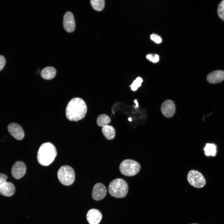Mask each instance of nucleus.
<instances>
[{
  "label": "nucleus",
  "mask_w": 224,
  "mask_h": 224,
  "mask_svg": "<svg viewBox=\"0 0 224 224\" xmlns=\"http://www.w3.org/2000/svg\"><path fill=\"white\" fill-rule=\"evenodd\" d=\"M87 111V107L84 100L81 98L75 97L68 104L66 115L69 120L77 121L85 117Z\"/></svg>",
  "instance_id": "1"
},
{
  "label": "nucleus",
  "mask_w": 224,
  "mask_h": 224,
  "mask_svg": "<svg viewBox=\"0 0 224 224\" xmlns=\"http://www.w3.org/2000/svg\"><path fill=\"white\" fill-rule=\"evenodd\" d=\"M57 155L55 146L50 142H45L42 144L39 149L37 160L41 165L48 166L54 161Z\"/></svg>",
  "instance_id": "2"
},
{
  "label": "nucleus",
  "mask_w": 224,
  "mask_h": 224,
  "mask_svg": "<svg viewBox=\"0 0 224 224\" xmlns=\"http://www.w3.org/2000/svg\"><path fill=\"white\" fill-rule=\"evenodd\" d=\"M128 184L124 180L117 178L112 180L109 186L110 194L113 197L121 198L125 197L128 192Z\"/></svg>",
  "instance_id": "3"
},
{
  "label": "nucleus",
  "mask_w": 224,
  "mask_h": 224,
  "mask_svg": "<svg viewBox=\"0 0 224 224\" xmlns=\"http://www.w3.org/2000/svg\"><path fill=\"white\" fill-rule=\"evenodd\" d=\"M141 168L140 164L137 161L131 159H126L120 164L119 169L121 173L128 176L136 175L139 172Z\"/></svg>",
  "instance_id": "4"
},
{
  "label": "nucleus",
  "mask_w": 224,
  "mask_h": 224,
  "mask_svg": "<svg viewBox=\"0 0 224 224\" xmlns=\"http://www.w3.org/2000/svg\"><path fill=\"white\" fill-rule=\"evenodd\" d=\"M58 179L60 182L65 186L72 184L75 179V173L70 166L65 165L61 166L57 173Z\"/></svg>",
  "instance_id": "5"
},
{
  "label": "nucleus",
  "mask_w": 224,
  "mask_h": 224,
  "mask_svg": "<svg viewBox=\"0 0 224 224\" xmlns=\"http://www.w3.org/2000/svg\"><path fill=\"white\" fill-rule=\"evenodd\" d=\"M187 180L191 185L197 188H202L206 184V180L203 175L195 170H191L189 172Z\"/></svg>",
  "instance_id": "6"
},
{
  "label": "nucleus",
  "mask_w": 224,
  "mask_h": 224,
  "mask_svg": "<svg viewBox=\"0 0 224 224\" xmlns=\"http://www.w3.org/2000/svg\"><path fill=\"white\" fill-rule=\"evenodd\" d=\"M26 167L22 161H18L13 165L11 169L12 176L16 179H19L23 177L26 173Z\"/></svg>",
  "instance_id": "7"
},
{
  "label": "nucleus",
  "mask_w": 224,
  "mask_h": 224,
  "mask_svg": "<svg viewBox=\"0 0 224 224\" xmlns=\"http://www.w3.org/2000/svg\"><path fill=\"white\" fill-rule=\"evenodd\" d=\"M107 189L102 183H98L94 186L92 193V196L94 199L99 201L103 199L107 193Z\"/></svg>",
  "instance_id": "8"
},
{
  "label": "nucleus",
  "mask_w": 224,
  "mask_h": 224,
  "mask_svg": "<svg viewBox=\"0 0 224 224\" xmlns=\"http://www.w3.org/2000/svg\"><path fill=\"white\" fill-rule=\"evenodd\" d=\"M161 112L167 118H170L174 114L175 111V105L174 102L167 100L163 102L161 107Z\"/></svg>",
  "instance_id": "9"
},
{
  "label": "nucleus",
  "mask_w": 224,
  "mask_h": 224,
  "mask_svg": "<svg viewBox=\"0 0 224 224\" xmlns=\"http://www.w3.org/2000/svg\"><path fill=\"white\" fill-rule=\"evenodd\" d=\"M7 129L11 134L16 139L21 140L23 138L24 131L19 124L14 123H10L8 126Z\"/></svg>",
  "instance_id": "10"
},
{
  "label": "nucleus",
  "mask_w": 224,
  "mask_h": 224,
  "mask_svg": "<svg viewBox=\"0 0 224 224\" xmlns=\"http://www.w3.org/2000/svg\"><path fill=\"white\" fill-rule=\"evenodd\" d=\"M63 24L64 28L67 32H71L74 30L75 21L74 16L71 12L68 11L64 14Z\"/></svg>",
  "instance_id": "11"
},
{
  "label": "nucleus",
  "mask_w": 224,
  "mask_h": 224,
  "mask_svg": "<svg viewBox=\"0 0 224 224\" xmlns=\"http://www.w3.org/2000/svg\"><path fill=\"white\" fill-rule=\"evenodd\" d=\"M102 218V214L98 209H91L86 214V219L89 224H99Z\"/></svg>",
  "instance_id": "12"
},
{
  "label": "nucleus",
  "mask_w": 224,
  "mask_h": 224,
  "mask_svg": "<svg viewBox=\"0 0 224 224\" xmlns=\"http://www.w3.org/2000/svg\"><path fill=\"white\" fill-rule=\"evenodd\" d=\"M207 79L211 83H220L224 80V71L217 70L211 72L208 75Z\"/></svg>",
  "instance_id": "13"
},
{
  "label": "nucleus",
  "mask_w": 224,
  "mask_h": 224,
  "mask_svg": "<svg viewBox=\"0 0 224 224\" xmlns=\"http://www.w3.org/2000/svg\"><path fill=\"white\" fill-rule=\"evenodd\" d=\"M15 191L14 184L10 182H6L0 186V194L6 197L13 195Z\"/></svg>",
  "instance_id": "14"
},
{
  "label": "nucleus",
  "mask_w": 224,
  "mask_h": 224,
  "mask_svg": "<svg viewBox=\"0 0 224 224\" xmlns=\"http://www.w3.org/2000/svg\"><path fill=\"white\" fill-rule=\"evenodd\" d=\"M56 73V69L52 67H47L44 68L41 72L42 77L46 80H50L53 78Z\"/></svg>",
  "instance_id": "15"
},
{
  "label": "nucleus",
  "mask_w": 224,
  "mask_h": 224,
  "mask_svg": "<svg viewBox=\"0 0 224 224\" xmlns=\"http://www.w3.org/2000/svg\"><path fill=\"white\" fill-rule=\"evenodd\" d=\"M102 131L105 137L108 140L112 139L115 137V130L112 126L107 125L103 127Z\"/></svg>",
  "instance_id": "16"
},
{
  "label": "nucleus",
  "mask_w": 224,
  "mask_h": 224,
  "mask_svg": "<svg viewBox=\"0 0 224 224\" xmlns=\"http://www.w3.org/2000/svg\"><path fill=\"white\" fill-rule=\"evenodd\" d=\"M111 121L110 117L106 114H101L99 115L96 120V123L98 126L103 127L108 125Z\"/></svg>",
  "instance_id": "17"
},
{
  "label": "nucleus",
  "mask_w": 224,
  "mask_h": 224,
  "mask_svg": "<svg viewBox=\"0 0 224 224\" xmlns=\"http://www.w3.org/2000/svg\"><path fill=\"white\" fill-rule=\"evenodd\" d=\"M205 154L207 156H214L216 153V147L214 144L207 143L204 149Z\"/></svg>",
  "instance_id": "18"
},
{
  "label": "nucleus",
  "mask_w": 224,
  "mask_h": 224,
  "mask_svg": "<svg viewBox=\"0 0 224 224\" xmlns=\"http://www.w3.org/2000/svg\"><path fill=\"white\" fill-rule=\"evenodd\" d=\"M90 2L93 8L96 11H101L104 7V0H91Z\"/></svg>",
  "instance_id": "19"
},
{
  "label": "nucleus",
  "mask_w": 224,
  "mask_h": 224,
  "mask_svg": "<svg viewBox=\"0 0 224 224\" xmlns=\"http://www.w3.org/2000/svg\"><path fill=\"white\" fill-rule=\"evenodd\" d=\"M142 82V79L141 77H137L130 86L131 90L133 91H136L138 87L140 86Z\"/></svg>",
  "instance_id": "20"
},
{
  "label": "nucleus",
  "mask_w": 224,
  "mask_h": 224,
  "mask_svg": "<svg viewBox=\"0 0 224 224\" xmlns=\"http://www.w3.org/2000/svg\"><path fill=\"white\" fill-rule=\"evenodd\" d=\"M217 13L219 17L224 21V0L222 1L219 4Z\"/></svg>",
  "instance_id": "21"
},
{
  "label": "nucleus",
  "mask_w": 224,
  "mask_h": 224,
  "mask_svg": "<svg viewBox=\"0 0 224 224\" xmlns=\"http://www.w3.org/2000/svg\"><path fill=\"white\" fill-rule=\"evenodd\" d=\"M146 58L153 63H156L159 60V56L156 54H149L146 56Z\"/></svg>",
  "instance_id": "22"
},
{
  "label": "nucleus",
  "mask_w": 224,
  "mask_h": 224,
  "mask_svg": "<svg viewBox=\"0 0 224 224\" xmlns=\"http://www.w3.org/2000/svg\"><path fill=\"white\" fill-rule=\"evenodd\" d=\"M150 39L157 44L161 43L162 41V39L159 35L153 33L150 36Z\"/></svg>",
  "instance_id": "23"
},
{
  "label": "nucleus",
  "mask_w": 224,
  "mask_h": 224,
  "mask_svg": "<svg viewBox=\"0 0 224 224\" xmlns=\"http://www.w3.org/2000/svg\"><path fill=\"white\" fill-rule=\"evenodd\" d=\"M7 177L6 175L0 173V186L3 184L7 182L6 180Z\"/></svg>",
  "instance_id": "24"
},
{
  "label": "nucleus",
  "mask_w": 224,
  "mask_h": 224,
  "mask_svg": "<svg viewBox=\"0 0 224 224\" xmlns=\"http://www.w3.org/2000/svg\"><path fill=\"white\" fill-rule=\"evenodd\" d=\"M5 63L6 60L4 57L0 55V71L3 68Z\"/></svg>",
  "instance_id": "25"
},
{
  "label": "nucleus",
  "mask_w": 224,
  "mask_h": 224,
  "mask_svg": "<svg viewBox=\"0 0 224 224\" xmlns=\"http://www.w3.org/2000/svg\"><path fill=\"white\" fill-rule=\"evenodd\" d=\"M134 102L135 103V104H136V106H135V108H136L137 107H138V102H137V100H134Z\"/></svg>",
  "instance_id": "26"
},
{
  "label": "nucleus",
  "mask_w": 224,
  "mask_h": 224,
  "mask_svg": "<svg viewBox=\"0 0 224 224\" xmlns=\"http://www.w3.org/2000/svg\"><path fill=\"white\" fill-rule=\"evenodd\" d=\"M128 120L130 121H131L132 120V119L131 118L129 117L128 118Z\"/></svg>",
  "instance_id": "27"
},
{
  "label": "nucleus",
  "mask_w": 224,
  "mask_h": 224,
  "mask_svg": "<svg viewBox=\"0 0 224 224\" xmlns=\"http://www.w3.org/2000/svg\"><path fill=\"white\" fill-rule=\"evenodd\" d=\"M197 224V223H193V224Z\"/></svg>",
  "instance_id": "28"
}]
</instances>
